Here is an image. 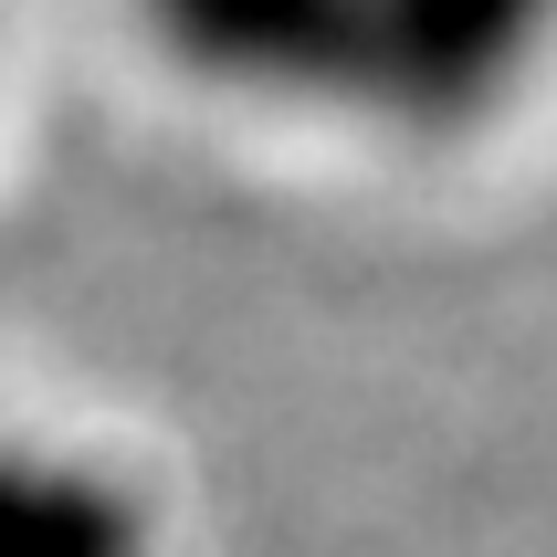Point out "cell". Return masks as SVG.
Here are the masks:
<instances>
[{"label":"cell","instance_id":"1","mask_svg":"<svg viewBox=\"0 0 557 557\" xmlns=\"http://www.w3.org/2000/svg\"><path fill=\"white\" fill-rule=\"evenodd\" d=\"M158 53L200 85L379 116V0H137Z\"/></svg>","mask_w":557,"mask_h":557},{"label":"cell","instance_id":"2","mask_svg":"<svg viewBox=\"0 0 557 557\" xmlns=\"http://www.w3.org/2000/svg\"><path fill=\"white\" fill-rule=\"evenodd\" d=\"M557 42V0H379V126L463 137Z\"/></svg>","mask_w":557,"mask_h":557},{"label":"cell","instance_id":"3","mask_svg":"<svg viewBox=\"0 0 557 557\" xmlns=\"http://www.w3.org/2000/svg\"><path fill=\"white\" fill-rule=\"evenodd\" d=\"M0 557H158V516L85 453L0 442Z\"/></svg>","mask_w":557,"mask_h":557}]
</instances>
